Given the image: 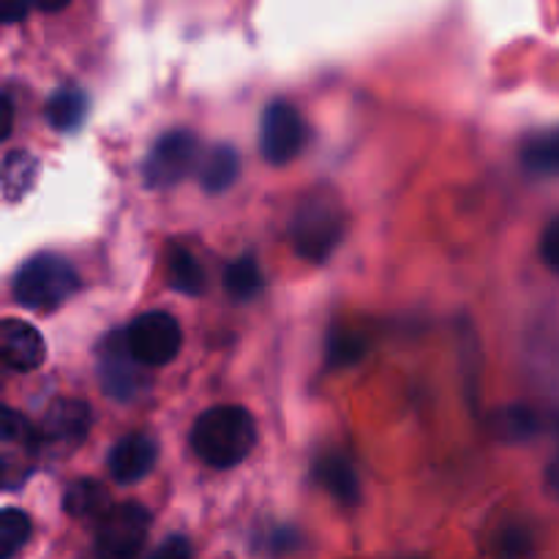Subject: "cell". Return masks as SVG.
Wrapping results in <instances>:
<instances>
[{
	"instance_id": "obj_19",
	"label": "cell",
	"mask_w": 559,
	"mask_h": 559,
	"mask_svg": "<svg viewBox=\"0 0 559 559\" xmlns=\"http://www.w3.org/2000/svg\"><path fill=\"white\" fill-rule=\"evenodd\" d=\"M489 429L502 442H524L538 435V415L527 407H506L497 409L489 420Z\"/></svg>"
},
{
	"instance_id": "obj_6",
	"label": "cell",
	"mask_w": 559,
	"mask_h": 559,
	"mask_svg": "<svg viewBox=\"0 0 559 559\" xmlns=\"http://www.w3.org/2000/svg\"><path fill=\"white\" fill-rule=\"evenodd\" d=\"M197 162H200V142H197V136L186 129L169 131L147 153L142 178H145L147 189L153 191L173 189L197 167Z\"/></svg>"
},
{
	"instance_id": "obj_23",
	"label": "cell",
	"mask_w": 559,
	"mask_h": 559,
	"mask_svg": "<svg viewBox=\"0 0 559 559\" xmlns=\"http://www.w3.org/2000/svg\"><path fill=\"white\" fill-rule=\"evenodd\" d=\"M369 344L364 336L353 331H338L333 333L331 342H328V364L331 366H353L358 364L366 355Z\"/></svg>"
},
{
	"instance_id": "obj_2",
	"label": "cell",
	"mask_w": 559,
	"mask_h": 559,
	"mask_svg": "<svg viewBox=\"0 0 559 559\" xmlns=\"http://www.w3.org/2000/svg\"><path fill=\"white\" fill-rule=\"evenodd\" d=\"M344 207L331 191H314L295 211L289 238L309 262H325L344 238Z\"/></svg>"
},
{
	"instance_id": "obj_24",
	"label": "cell",
	"mask_w": 559,
	"mask_h": 559,
	"mask_svg": "<svg viewBox=\"0 0 559 559\" xmlns=\"http://www.w3.org/2000/svg\"><path fill=\"white\" fill-rule=\"evenodd\" d=\"M533 533L527 527H506L495 540V557L497 559H530L533 557Z\"/></svg>"
},
{
	"instance_id": "obj_4",
	"label": "cell",
	"mask_w": 559,
	"mask_h": 559,
	"mask_svg": "<svg viewBox=\"0 0 559 559\" xmlns=\"http://www.w3.org/2000/svg\"><path fill=\"white\" fill-rule=\"evenodd\" d=\"M151 513L136 502L109 508L96 533V559H140L145 549Z\"/></svg>"
},
{
	"instance_id": "obj_14",
	"label": "cell",
	"mask_w": 559,
	"mask_h": 559,
	"mask_svg": "<svg viewBox=\"0 0 559 559\" xmlns=\"http://www.w3.org/2000/svg\"><path fill=\"white\" fill-rule=\"evenodd\" d=\"M317 480L336 497L342 506H358L360 502V484H358V475H355L353 464L347 462L344 456H322L314 467Z\"/></svg>"
},
{
	"instance_id": "obj_28",
	"label": "cell",
	"mask_w": 559,
	"mask_h": 559,
	"mask_svg": "<svg viewBox=\"0 0 559 559\" xmlns=\"http://www.w3.org/2000/svg\"><path fill=\"white\" fill-rule=\"evenodd\" d=\"M11 126H14V104H11L9 96L0 93V142L9 140Z\"/></svg>"
},
{
	"instance_id": "obj_7",
	"label": "cell",
	"mask_w": 559,
	"mask_h": 559,
	"mask_svg": "<svg viewBox=\"0 0 559 559\" xmlns=\"http://www.w3.org/2000/svg\"><path fill=\"white\" fill-rule=\"evenodd\" d=\"M126 344L142 366L158 369V366H167L178 358L183 333H180L178 320L173 314L147 311L131 322L129 331H126Z\"/></svg>"
},
{
	"instance_id": "obj_25",
	"label": "cell",
	"mask_w": 559,
	"mask_h": 559,
	"mask_svg": "<svg viewBox=\"0 0 559 559\" xmlns=\"http://www.w3.org/2000/svg\"><path fill=\"white\" fill-rule=\"evenodd\" d=\"M540 257H544L546 267L559 273V216L551 218L549 227L544 229V238H540Z\"/></svg>"
},
{
	"instance_id": "obj_11",
	"label": "cell",
	"mask_w": 559,
	"mask_h": 559,
	"mask_svg": "<svg viewBox=\"0 0 559 559\" xmlns=\"http://www.w3.org/2000/svg\"><path fill=\"white\" fill-rule=\"evenodd\" d=\"M47 358L44 338L31 322L3 320L0 322V360L16 371H33Z\"/></svg>"
},
{
	"instance_id": "obj_10",
	"label": "cell",
	"mask_w": 559,
	"mask_h": 559,
	"mask_svg": "<svg viewBox=\"0 0 559 559\" xmlns=\"http://www.w3.org/2000/svg\"><path fill=\"white\" fill-rule=\"evenodd\" d=\"M91 431V407L80 399H60L44 413L38 426V440L52 451H74Z\"/></svg>"
},
{
	"instance_id": "obj_21",
	"label": "cell",
	"mask_w": 559,
	"mask_h": 559,
	"mask_svg": "<svg viewBox=\"0 0 559 559\" xmlns=\"http://www.w3.org/2000/svg\"><path fill=\"white\" fill-rule=\"evenodd\" d=\"M63 508L74 519L104 516L107 513V491L98 480H76L66 489Z\"/></svg>"
},
{
	"instance_id": "obj_5",
	"label": "cell",
	"mask_w": 559,
	"mask_h": 559,
	"mask_svg": "<svg viewBox=\"0 0 559 559\" xmlns=\"http://www.w3.org/2000/svg\"><path fill=\"white\" fill-rule=\"evenodd\" d=\"M38 451V429L25 415L0 404V486H20L36 467Z\"/></svg>"
},
{
	"instance_id": "obj_27",
	"label": "cell",
	"mask_w": 559,
	"mask_h": 559,
	"mask_svg": "<svg viewBox=\"0 0 559 559\" xmlns=\"http://www.w3.org/2000/svg\"><path fill=\"white\" fill-rule=\"evenodd\" d=\"M31 3L27 0H0V22L3 25H11V22L25 20Z\"/></svg>"
},
{
	"instance_id": "obj_17",
	"label": "cell",
	"mask_w": 559,
	"mask_h": 559,
	"mask_svg": "<svg viewBox=\"0 0 559 559\" xmlns=\"http://www.w3.org/2000/svg\"><path fill=\"white\" fill-rule=\"evenodd\" d=\"M522 167L530 175H540V178L559 175V129L538 131V134L524 140Z\"/></svg>"
},
{
	"instance_id": "obj_29",
	"label": "cell",
	"mask_w": 559,
	"mask_h": 559,
	"mask_svg": "<svg viewBox=\"0 0 559 559\" xmlns=\"http://www.w3.org/2000/svg\"><path fill=\"white\" fill-rule=\"evenodd\" d=\"M546 489L551 491V495L559 500V453L555 459H551L549 469H546Z\"/></svg>"
},
{
	"instance_id": "obj_18",
	"label": "cell",
	"mask_w": 559,
	"mask_h": 559,
	"mask_svg": "<svg viewBox=\"0 0 559 559\" xmlns=\"http://www.w3.org/2000/svg\"><path fill=\"white\" fill-rule=\"evenodd\" d=\"M87 118V96L76 87H63L47 102V120L55 131H76Z\"/></svg>"
},
{
	"instance_id": "obj_3",
	"label": "cell",
	"mask_w": 559,
	"mask_h": 559,
	"mask_svg": "<svg viewBox=\"0 0 559 559\" xmlns=\"http://www.w3.org/2000/svg\"><path fill=\"white\" fill-rule=\"evenodd\" d=\"M80 289V278L71 262L55 254H38L27 260L14 276L16 304L33 311L58 309Z\"/></svg>"
},
{
	"instance_id": "obj_22",
	"label": "cell",
	"mask_w": 559,
	"mask_h": 559,
	"mask_svg": "<svg viewBox=\"0 0 559 559\" xmlns=\"http://www.w3.org/2000/svg\"><path fill=\"white\" fill-rule=\"evenodd\" d=\"M31 538V519L16 508L0 511V559H11Z\"/></svg>"
},
{
	"instance_id": "obj_20",
	"label": "cell",
	"mask_w": 559,
	"mask_h": 559,
	"mask_svg": "<svg viewBox=\"0 0 559 559\" xmlns=\"http://www.w3.org/2000/svg\"><path fill=\"white\" fill-rule=\"evenodd\" d=\"M262 284H265V278H262L260 262L251 254L240 257V260H235L233 265L224 271V289H227L229 298L238 300V304L257 298V295L262 293Z\"/></svg>"
},
{
	"instance_id": "obj_30",
	"label": "cell",
	"mask_w": 559,
	"mask_h": 559,
	"mask_svg": "<svg viewBox=\"0 0 559 559\" xmlns=\"http://www.w3.org/2000/svg\"><path fill=\"white\" fill-rule=\"evenodd\" d=\"M31 5H36L38 11H60L71 3V0H27Z\"/></svg>"
},
{
	"instance_id": "obj_16",
	"label": "cell",
	"mask_w": 559,
	"mask_h": 559,
	"mask_svg": "<svg viewBox=\"0 0 559 559\" xmlns=\"http://www.w3.org/2000/svg\"><path fill=\"white\" fill-rule=\"evenodd\" d=\"M38 178V162L33 153L27 151H11L0 164V191L5 200L16 202L33 189Z\"/></svg>"
},
{
	"instance_id": "obj_8",
	"label": "cell",
	"mask_w": 559,
	"mask_h": 559,
	"mask_svg": "<svg viewBox=\"0 0 559 559\" xmlns=\"http://www.w3.org/2000/svg\"><path fill=\"white\" fill-rule=\"evenodd\" d=\"M306 145V123L287 102H273L260 123V151L271 164H289Z\"/></svg>"
},
{
	"instance_id": "obj_26",
	"label": "cell",
	"mask_w": 559,
	"mask_h": 559,
	"mask_svg": "<svg viewBox=\"0 0 559 559\" xmlns=\"http://www.w3.org/2000/svg\"><path fill=\"white\" fill-rule=\"evenodd\" d=\"M151 559H191V544L183 535H173L153 551Z\"/></svg>"
},
{
	"instance_id": "obj_12",
	"label": "cell",
	"mask_w": 559,
	"mask_h": 559,
	"mask_svg": "<svg viewBox=\"0 0 559 559\" xmlns=\"http://www.w3.org/2000/svg\"><path fill=\"white\" fill-rule=\"evenodd\" d=\"M158 445L147 435H129L109 453V475L118 484H136L156 467Z\"/></svg>"
},
{
	"instance_id": "obj_9",
	"label": "cell",
	"mask_w": 559,
	"mask_h": 559,
	"mask_svg": "<svg viewBox=\"0 0 559 559\" xmlns=\"http://www.w3.org/2000/svg\"><path fill=\"white\" fill-rule=\"evenodd\" d=\"M98 377H102L104 391L118 402H129L145 385V374H142V364L131 355L129 344H126V333H112L104 342L102 358H98Z\"/></svg>"
},
{
	"instance_id": "obj_1",
	"label": "cell",
	"mask_w": 559,
	"mask_h": 559,
	"mask_svg": "<svg viewBox=\"0 0 559 559\" xmlns=\"http://www.w3.org/2000/svg\"><path fill=\"white\" fill-rule=\"evenodd\" d=\"M257 445V424L249 409L222 404L211 407L197 418L191 429V448L205 464L216 469H229L243 462Z\"/></svg>"
},
{
	"instance_id": "obj_15",
	"label": "cell",
	"mask_w": 559,
	"mask_h": 559,
	"mask_svg": "<svg viewBox=\"0 0 559 559\" xmlns=\"http://www.w3.org/2000/svg\"><path fill=\"white\" fill-rule=\"evenodd\" d=\"M167 278L169 287L178 289L180 295H191V298L202 295L207 287L205 267L200 265V260L189 249L178 243L167 249Z\"/></svg>"
},
{
	"instance_id": "obj_13",
	"label": "cell",
	"mask_w": 559,
	"mask_h": 559,
	"mask_svg": "<svg viewBox=\"0 0 559 559\" xmlns=\"http://www.w3.org/2000/svg\"><path fill=\"white\" fill-rule=\"evenodd\" d=\"M202 189L211 194H222L238 180L240 175V156L233 145H216L197 162Z\"/></svg>"
}]
</instances>
